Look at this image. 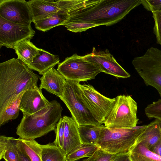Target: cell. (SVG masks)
Here are the masks:
<instances>
[{"label":"cell","mask_w":161,"mask_h":161,"mask_svg":"<svg viewBox=\"0 0 161 161\" xmlns=\"http://www.w3.org/2000/svg\"><path fill=\"white\" fill-rule=\"evenodd\" d=\"M141 0H78L67 11L68 22L110 26L120 21Z\"/></svg>","instance_id":"cell-1"},{"label":"cell","mask_w":161,"mask_h":161,"mask_svg":"<svg viewBox=\"0 0 161 161\" xmlns=\"http://www.w3.org/2000/svg\"><path fill=\"white\" fill-rule=\"evenodd\" d=\"M39 78L28 65L13 58L0 64V116L21 93Z\"/></svg>","instance_id":"cell-2"},{"label":"cell","mask_w":161,"mask_h":161,"mask_svg":"<svg viewBox=\"0 0 161 161\" xmlns=\"http://www.w3.org/2000/svg\"><path fill=\"white\" fill-rule=\"evenodd\" d=\"M48 108L35 114L23 115L16 128V134L25 140H33L53 131L62 118L63 108L57 101L53 100Z\"/></svg>","instance_id":"cell-3"},{"label":"cell","mask_w":161,"mask_h":161,"mask_svg":"<svg viewBox=\"0 0 161 161\" xmlns=\"http://www.w3.org/2000/svg\"><path fill=\"white\" fill-rule=\"evenodd\" d=\"M146 126L110 128L103 125L97 145L98 148L111 154L129 153Z\"/></svg>","instance_id":"cell-4"},{"label":"cell","mask_w":161,"mask_h":161,"mask_svg":"<svg viewBox=\"0 0 161 161\" xmlns=\"http://www.w3.org/2000/svg\"><path fill=\"white\" fill-rule=\"evenodd\" d=\"M80 82L66 80L63 93L60 98L69 110L78 126L99 125L85 103L80 87Z\"/></svg>","instance_id":"cell-5"},{"label":"cell","mask_w":161,"mask_h":161,"mask_svg":"<svg viewBox=\"0 0 161 161\" xmlns=\"http://www.w3.org/2000/svg\"><path fill=\"white\" fill-rule=\"evenodd\" d=\"M132 64L145 85L155 88L161 97V50L151 47L143 55L135 58Z\"/></svg>","instance_id":"cell-6"},{"label":"cell","mask_w":161,"mask_h":161,"mask_svg":"<svg viewBox=\"0 0 161 161\" xmlns=\"http://www.w3.org/2000/svg\"><path fill=\"white\" fill-rule=\"evenodd\" d=\"M136 102L130 95H120L104 123L110 128H128L136 127L139 119L137 116Z\"/></svg>","instance_id":"cell-7"},{"label":"cell","mask_w":161,"mask_h":161,"mask_svg":"<svg viewBox=\"0 0 161 161\" xmlns=\"http://www.w3.org/2000/svg\"><path fill=\"white\" fill-rule=\"evenodd\" d=\"M57 70L66 80L79 82L93 79L102 72L96 63L76 53L59 63Z\"/></svg>","instance_id":"cell-8"},{"label":"cell","mask_w":161,"mask_h":161,"mask_svg":"<svg viewBox=\"0 0 161 161\" xmlns=\"http://www.w3.org/2000/svg\"><path fill=\"white\" fill-rule=\"evenodd\" d=\"M79 85L82 97L93 116L99 123L104 124L114 106L116 97H106L89 84Z\"/></svg>","instance_id":"cell-9"},{"label":"cell","mask_w":161,"mask_h":161,"mask_svg":"<svg viewBox=\"0 0 161 161\" xmlns=\"http://www.w3.org/2000/svg\"><path fill=\"white\" fill-rule=\"evenodd\" d=\"M35 31L31 25H25L10 22L0 17V45L13 48L19 42L31 39Z\"/></svg>","instance_id":"cell-10"},{"label":"cell","mask_w":161,"mask_h":161,"mask_svg":"<svg viewBox=\"0 0 161 161\" xmlns=\"http://www.w3.org/2000/svg\"><path fill=\"white\" fill-rule=\"evenodd\" d=\"M0 17L23 25H31L33 22L28 2L24 0H0Z\"/></svg>","instance_id":"cell-11"},{"label":"cell","mask_w":161,"mask_h":161,"mask_svg":"<svg viewBox=\"0 0 161 161\" xmlns=\"http://www.w3.org/2000/svg\"><path fill=\"white\" fill-rule=\"evenodd\" d=\"M87 59L97 64L102 72L117 78H127L130 75L117 62L108 49L97 51L95 47L92 52L84 56Z\"/></svg>","instance_id":"cell-12"},{"label":"cell","mask_w":161,"mask_h":161,"mask_svg":"<svg viewBox=\"0 0 161 161\" xmlns=\"http://www.w3.org/2000/svg\"><path fill=\"white\" fill-rule=\"evenodd\" d=\"M50 103L36 85L24 92L20 101L19 109L23 115H31L48 108Z\"/></svg>","instance_id":"cell-13"},{"label":"cell","mask_w":161,"mask_h":161,"mask_svg":"<svg viewBox=\"0 0 161 161\" xmlns=\"http://www.w3.org/2000/svg\"><path fill=\"white\" fill-rule=\"evenodd\" d=\"M39 88L46 90L60 98L62 96L66 80L57 70L53 68L40 78Z\"/></svg>","instance_id":"cell-14"},{"label":"cell","mask_w":161,"mask_h":161,"mask_svg":"<svg viewBox=\"0 0 161 161\" xmlns=\"http://www.w3.org/2000/svg\"><path fill=\"white\" fill-rule=\"evenodd\" d=\"M64 123L63 150L67 156L82 144L80 137L78 126L73 118L66 116L62 117Z\"/></svg>","instance_id":"cell-15"},{"label":"cell","mask_w":161,"mask_h":161,"mask_svg":"<svg viewBox=\"0 0 161 161\" xmlns=\"http://www.w3.org/2000/svg\"><path fill=\"white\" fill-rule=\"evenodd\" d=\"M28 2L33 22L47 18L60 9L56 1L32 0Z\"/></svg>","instance_id":"cell-16"},{"label":"cell","mask_w":161,"mask_h":161,"mask_svg":"<svg viewBox=\"0 0 161 161\" xmlns=\"http://www.w3.org/2000/svg\"><path fill=\"white\" fill-rule=\"evenodd\" d=\"M58 55L53 54L42 49L28 66L32 70L42 75L59 63Z\"/></svg>","instance_id":"cell-17"},{"label":"cell","mask_w":161,"mask_h":161,"mask_svg":"<svg viewBox=\"0 0 161 161\" xmlns=\"http://www.w3.org/2000/svg\"><path fill=\"white\" fill-rule=\"evenodd\" d=\"M69 18L67 12L60 9L47 18L35 21L33 22L36 29L46 31L58 26L64 25L69 20Z\"/></svg>","instance_id":"cell-18"},{"label":"cell","mask_w":161,"mask_h":161,"mask_svg":"<svg viewBox=\"0 0 161 161\" xmlns=\"http://www.w3.org/2000/svg\"><path fill=\"white\" fill-rule=\"evenodd\" d=\"M161 139V132L158 120L155 119L149 124L138 138L136 143L144 144L150 151Z\"/></svg>","instance_id":"cell-19"},{"label":"cell","mask_w":161,"mask_h":161,"mask_svg":"<svg viewBox=\"0 0 161 161\" xmlns=\"http://www.w3.org/2000/svg\"><path fill=\"white\" fill-rule=\"evenodd\" d=\"M17 138L0 136V159L5 161H20L17 146Z\"/></svg>","instance_id":"cell-20"},{"label":"cell","mask_w":161,"mask_h":161,"mask_svg":"<svg viewBox=\"0 0 161 161\" xmlns=\"http://www.w3.org/2000/svg\"><path fill=\"white\" fill-rule=\"evenodd\" d=\"M30 40L29 39L23 40L17 43L14 48L18 58L28 65L38 54L40 49L36 47Z\"/></svg>","instance_id":"cell-21"},{"label":"cell","mask_w":161,"mask_h":161,"mask_svg":"<svg viewBox=\"0 0 161 161\" xmlns=\"http://www.w3.org/2000/svg\"><path fill=\"white\" fill-rule=\"evenodd\" d=\"M131 161H161V157L149 150L142 143H136L129 153Z\"/></svg>","instance_id":"cell-22"},{"label":"cell","mask_w":161,"mask_h":161,"mask_svg":"<svg viewBox=\"0 0 161 161\" xmlns=\"http://www.w3.org/2000/svg\"><path fill=\"white\" fill-rule=\"evenodd\" d=\"M103 126L102 125L78 126V130L82 143L97 145Z\"/></svg>","instance_id":"cell-23"},{"label":"cell","mask_w":161,"mask_h":161,"mask_svg":"<svg viewBox=\"0 0 161 161\" xmlns=\"http://www.w3.org/2000/svg\"><path fill=\"white\" fill-rule=\"evenodd\" d=\"M42 161H66L67 156L63 150L53 143L41 145Z\"/></svg>","instance_id":"cell-24"},{"label":"cell","mask_w":161,"mask_h":161,"mask_svg":"<svg viewBox=\"0 0 161 161\" xmlns=\"http://www.w3.org/2000/svg\"><path fill=\"white\" fill-rule=\"evenodd\" d=\"M97 145L82 143L67 155V160L69 161H76L91 156L98 149Z\"/></svg>","instance_id":"cell-25"},{"label":"cell","mask_w":161,"mask_h":161,"mask_svg":"<svg viewBox=\"0 0 161 161\" xmlns=\"http://www.w3.org/2000/svg\"><path fill=\"white\" fill-rule=\"evenodd\" d=\"M25 92L20 93L16 99L6 109L3 114L0 116V126L7 123L9 120L15 119L18 117L20 110V101L23 94Z\"/></svg>","instance_id":"cell-26"},{"label":"cell","mask_w":161,"mask_h":161,"mask_svg":"<svg viewBox=\"0 0 161 161\" xmlns=\"http://www.w3.org/2000/svg\"><path fill=\"white\" fill-rule=\"evenodd\" d=\"M19 138L23 147L32 161H42L41 144L35 140H25Z\"/></svg>","instance_id":"cell-27"},{"label":"cell","mask_w":161,"mask_h":161,"mask_svg":"<svg viewBox=\"0 0 161 161\" xmlns=\"http://www.w3.org/2000/svg\"><path fill=\"white\" fill-rule=\"evenodd\" d=\"M145 112L148 118H154L161 121V99L148 105L145 109Z\"/></svg>","instance_id":"cell-28"},{"label":"cell","mask_w":161,"mask_h":161,"mask_svg":"<svg viewBox=\"0 0 161 161\" xmlns=\"http://www.w3.org/2000/svg\"><path fill=\"white\" fill-rule=\"evenodd\" d=\"M99 25L88 22H67L64 25L67 30L74 32H80L85 31L89 29Z\"/></svg>","instance_id":"cell-29"},{"label":"cell","mask_w":161,"mask_h":161,"mask_svg":"<svg viewBox=\"0 0 161 161\" xmlns=\"http://www.w3.org/2000/svg\"><path fill=\"white\" fill-rule=\"evenodd\" d=\"M114 155L98 148L91 156L83 160L84 161H112Z\"/></svg>","instance_id":"cell-30"},{"label":"cell","mask_w":161,"mask_h":161,"mask_svg":"<svg viewBox=\"0 0 161 161\" xmlns=\"http://www.w3.org/2000/svg\"><path fill=\"white\" fill-rule=\"evenodd\" d=\"M64 130V123L62 117L57 124L56 137L53 143L63 150Z\"/></svg>","instance_id":"cell-31"},{"label":"cell","mask_w":161,"mask_h":161,"mask_svg":"<svg viewBox=\"0 0 161 161\" xmlns=\"http://www.w3.org/2000/svg\"><path fill=\"white\" fill-rule=\"evenodd\" d=\"M152 13L154 20L153 33L156 36L157 43L161 45V9Z\"/></svg>","instance_id":"cell-32"},{"label":"cell","mask_w":161,"mask_h":161,"mask_svg":"<svg viewBox=\"0 0 161 161\" xmlns=\"http://www.w3.org/2000/svg\"><path fill=\"white\" fill-rule=\"evenodd\" d=\"M142 4L147 11L153 13L161 9V0H141Z\"/></svg>","instance_id":"cell-33"},{"label":"cell","mask_w":161,"mask_h":161,"mask_svg":"<svg viewBox=\"0 0 161 161\" xmlns=\"http://www.w3.org/2000/svg\"><path fill=\"white\" fill-rule=\"evenodd\" d=\"M16 144L20 161H32L23 147L19 138H17Z\"/></svg>","instance_id":"cell-34"},{"label":"cell","mask_w":161,"mask_h":161,"mask_svg":"<svg viewBox=\"0 0 161 161\" xmlns=\"http://www.w3.org/2000/svg\"><path fill=\"white\" fill-rule=\"evenodd\" d=\"M112 161H131L129 153L115 154Z\"/></svg>","instance_id":"cell-35"},{"label":"cell","mask_w":161,"mask_h":161,"mask_svg":"<svg viewBox=\"0 0 161 161\" xmlns=\"http://www.w3.org/2000/svg\"><path fill=\"white\" fill-rule=\"evenodd\" d=\"M151 151L161 157V139L152 148Z\"/></svg>","instance_id":"cell-36"},{"label":"cell","mask_w":161,"mask_h":161,"mask_svg":"<svg viewBox=\"0 0 161 161\" xmlns=\"http://www.w3.org/2000/svg\"><path fill=\"white\" fill-rule=\"evenodd\" d=\"M158 120V119H157ZM158 121L159 124V126L161 127V121L158 120Z\"/></svg>","instance_id":"cell-37"},{"label":"cell","mask_w":161,"mask_h":161,"mask_svg":"<svg viewBox=\"0 0 161 161\" xmlns=\"http://www.w3.org/2000/svg\"><path fill=\"white\" fill-rule=\"evenodd\" d=\"M159 127L160 131L161 132V127H160L159 126Z\"/></svg>","instance_id":"cell-38"},{"label":"cell","mask_w":161,"mask_h":161,"mask_svg":"<svg viewBox=\"0 0 161 161\" xmlns=\"http://www.w3.org/2000/svg\"><path fill=\"white\" fill-rule=\"evenodd\" d=\"M66 161H68V160H67L66 159ZM77 161V160H76V161ZM82 161H84V160H83Z\"/></svg>","instance_id":"cell-39"}]
</instances>
